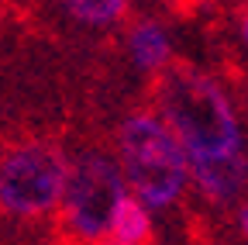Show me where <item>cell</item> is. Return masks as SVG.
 Segmentation results:
<instances>
[{
	"label": "cell",
	"mask_w": 248,
	"mask_h": 245,
	"mask_svg": "<svg viewBox=\"0 0 248 245\" xmlns=\"http://www.w3.org/2000/svg\"><path fill=\"white\" fill-rule=\"evenodd\" d=\"M121 197V173L114 159L97 148L79 152L69 166L66 194L52 221L55 245H107Z\"/></svg>",
	"instance_id": "cell-2"
},
{
	"label": "cell",
	"mask_w": 248,
	"mask_h": 245,
	"mask_svg": "<svg viewBox=\"0 0 248 245\" xmlns=\"http://www.w3.org/2000/svg\"><path fill=\"white\" fill-rule=\"evenodd\" d=\"M121 163L135 194L152 204L166 207L183 194L186 183V156L176 135L148 114H135L121 128Z\"/></svg>",
	"instance_id": "cell-4"
},
{
	"label": "cell",
	"mask_w": 248,
	"mask_h": 245,
	"mask_svg": "<svg viewBox=\"0 0 248 245\" xmlns=\"http://www.w3.org/2000/svg\"><path fill=\"white\" fill-rule=\"evenodd\" d=\"M148 94H152V107L162 114V125L190 152V159L241 152L234 114L221 86L203 69L190 66L186 59H169L155 73Z\"/></svg>",
	"instance_id": "cell-1"
},
{
	"label": "cell",
	"mask_w": 248,
	"mask_h": 245,
	"mask_svg": "<svg viewBox=\"0 0 248 245\" xmlns=\"http://www.w3.org/2000/svg\"><path fill=\"white\" fill-rule=\"evenodd\" d=\"M190 173L207 200L228 204L241 194L248 183V159L245 152H228V156H197L190 159Z\"/></svg>",
	"instance_id": "cell-5"
},
{
	"label": "cell",
	"mask_w": 248,
	"mask_h": 245,
	"mask_svg": "<svg viewBox=\"0 0 248 245\" xmlns=\"http://www.w3.org/2000/svg\"><path fill=\"white\" fill-rule=\"evenodd\" d=\"M66 152L45 135H28L0 152V214L21 221L59 211L66 194Z\"/></svg>",
	"instance_id": "cell-3"
},
{
	"label": "cell",
	"mask_w": 248,
	"mask_h": 245,
	"mask_svg": "<svg viewBox=\"0 0 248 245\" xmlns=\"http://www.w3.org/2000/svg\"><path fill=\"white\" fill-rule=\"evenodd\" d=\"M241 231H245V235H248V204H245V207H241Z\"/></svg>",
	"instance_id": "cell-9"
},
{
	"label": "cell",
	"mask_w": 248,
	"mask_h": 245,
	"mask_svg": "<svg viewBox=\"0 0 248 245\" xmlns=\"http://www.w3.org/2000/svg\"><path fill=\"white\" fill-rule=\"evenodd\" d=\"M66 7L90 24H107L128 11V0H66Z\"/></svg>",
	"instance_id": "cell-8"
},
{
	"label": "cell",
	"mask_w": 248,
	"mask_h": 245,
	"mask_svg": "<svg viewBox=\"0 0 248 245\" xmlns=\"http://www.w3.org/2000/svg\"><path fill=\"white\" fill-rule=\"evenodd\" d=\"M107 245H155L152 218L135 197H121V204L114 211V221H110Z\"/></svg>",
	"instance_id": "cell-6"
},
{
	"label": "cell",
	"mask_w": 248,
	"mask_h": 245,
	"mask_svg": "<svg viewBox=\"0 0 248 245\" xmlns=\"http://www.w3.org/2000/svg\"><path fill=\"white\" fill-rule=\"evenodd\" d=\"M245 38H248V21H245Z\"/></svg>",
	"instance_id": "cell-10"
},
{
	"label": "cell",
	"mask_w": 248,
	"mask_h": 245,
	"mask_svg": "<svg viewBox=\"0 0 248 245\" xmlns=\"http://www.w3.org/2000/svg\"><path fill=\"white\" fill-rule=\"evenodd\" d=\"M131 55L141 69H162L169 63V42L155 21H138L131 28Z\"/></svg>",
	"instance_id": "cell-7"
}]
</instances>
